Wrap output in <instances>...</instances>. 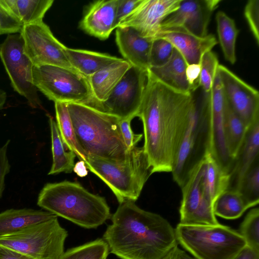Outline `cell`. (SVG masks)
<instances>
[{
  "label": "cell",
  "instance_id": "1",
  "mask_svg": "<svg viewBox=\"0 0 259 259\" xmlns=\"http://www.w3.org/2000/svg\"><path fill=\"white\" fill-rule=\"evenodd\" d=\"M147 72L137 115L143 126V147L152 174L171 172L196 100L192 93L176 91Z\"/></svg>",
  "mask_w": 259,
  "mask_h": 259
},
{
  "label": "cell",
  "instance_id": "2",
  "mask_svg": "<svg viewBox=\"0 0 259 259\" xmlns=\"http://www.w3.org/2000/svg\"><path fill=\"white\" fill-rule=\"evenodd\" d=\"M103 235L109 252L121 259H160L178 244L175 230L160 215L138 207L135 201L119 204Z\"/></svg>",
  "mask_w": 259,
  "mask_h": 259
},
{
  "label": "cell",
  "instance_id": "3",
  "mask_svg": "<svg viewBox=\"0 0 259 259\" xmlns=\"http://www.w3.org/2000/svg\"><path fill=\"white\" fill-rule=\"evenodd\" d=\"M77 142L87 156L111 162L126 160L120 118L79 103H67Z\"/></svg>",
  "mask_w": 259,
  "mask_h": 259
},
{
  "label": "cell",
  "instance_id": "4",
  "mask_svg": "<svg viewBox=\"0 0 259 259\" xmlns=\"http://www.w3.org/2000/svg\"><path fill=\"white\" fill-rule=\"evenodd\" d=\"M37 204L87 229L96 228L111 217L104 197L92 193L75 182L47 183L38 195Z\"/></svg>",
  "mask_w": 259,
  "mask_h": 259
},
{
  "label": "cell",
  "instance_id": "5",
  "mask_svg": "<svg viewBox=\"0 0 259 259\" xmlns=\"http://www.w3.org/2000/svg\"><path fill=\"white\" fill-rule=\"evenodd\" d=\"M84 163L109 187L119 204L127 200L136 201L152 175L143 147L137 146L130 151L124 162L88 156Z\"/></svg>",
  "mask_w": 259,
  "mask_h": 259
},
{
  "label": "cell",
  "instance_id": "6",
  "mask_svg": "<svg viewBox=\"0 0 259 259\" xmlns=\"http://www.w3.org/2000/svg\"><path fill=\"white\" fill-rule=\"evenodd\" d=\"M175 230L177 242L196 259H233L247 246L239 233L220 224H179Z\"/></svg>",
  "mask_w": 259,
  "mask_h": 259
},
{
  "label": "cell",
  "instance_id": "7",
  "mask_svg": "<svg viewBox=\"0 0 259 259\" xmlns=\"http://www.w3.org/2000/svg\"><path fill=\"white\" fill-rule=\"evenodd\" d=\"M68 236L55 217L0 237V246L22 252L34 259H60Z\"/></svg>",
  "mask_w": 259,
  "mask_h": 259
},
{
  "label": "cell",
  "instance_id": "8",
  "mask_svg": "<svg viewBox=\"0 0 259 259\" xmlns=\"http://www.w3.org/2000/svg\"><path fill=\"white\" fill-rule=\"evenodd\" d=\"M32 80L37 90L54 102L84 104L93 97L87 78L74 69L33 66Z\"/></svg>",
  "mask_w": 259,
  "mask_h": 259
},
{
  "label": "cell",
  "instance_id": "9",
  "mask_svg": "<svg viewBox=\"0 0 259 259\" xmlns=\"http://www.w3.org/2000/svg\"><path fill=\"white\" fill-rule=\"evenodd\" d=\"M208 119L202 100L200 103L196 101L171 171L174 181L181 188L208 151Z\"/></svg>",
  "mask_w": 259,
  "mask_h": 259
},
{
  "label": "cell",
  "instance_id": "10",
  "mask_svg": "<svg viewBox=\"0 0 259 259\" xmlns=\"http://www.w3.org/2000/svg\"><path fill=\"white\" fill-rule=\"evenodd\" d=\"M147 78V70L131 65L105 100H90L84 104L120 119L134 118L142 102Z\"/></svg>",
  "mask_w": 259,
  "mask_h": 259
},
{
  "label": "cell",
  "instance_id": "11",
  "mask_svg": "<svg viewBox=\"0 0 259 259\" xmlns=\"http://www.w3.org/2000/svg\"><path fill=\"white\" fill-rule=\"evenodd\" d=\"M0 58L14 90L25 98L33 108L42 107L32 80L33 64L25 55L20 34H9L0 44Z\"/></svg>",
  "mask_w": 259,
  "mask_h": 259
},
{
  "label": "cell",
  "instance_id": "12",
  "mask_svg": "<svg viewBox=\"0 0 259 259\" xmlns=\"http://www.w3.org/2000/svg\"><path fill=\"white\" fill-rule=\"evenodd\" d=\"M204 168L203 158L194 167L181 188L182 198L180 207V224L192 226L219 224L213 212V202L204 189Z\"/></svg>",
  "mask_w": 259,
  "mask_h": 259
},
{
  "label": "cell",
  "instance_id": "13",
  "mask_svg": "<svg viewBox=\"0 0 259 259\" xmlns=\"http://www.w3.org/2000/svg\"><path fill=\"white\" fill-rule=\"evenodd\" d=\"M20 34L24 53L33 66L49 65L74 69L66 55L67 47L54 36L43 21L23 25Z\"/></svg>",
  "mask_w": 259,
  "mask_h": 259
},
{
  "label": "cell",
  "instance_id": "14",
  "mask_svg": "<svg viewBox=\"0 0 259 259\" xmlns=\"http://www.w3.org/2000/svg\"><path fill=\"white\" fill-rule=\"evenodd\" d=\"M208 119L209 140L208 151L222 168L230 174L234 160L226 146L224 135L226 99L217 71L210 91L203 99Z\"/></svg>",
  "mask_w": 259,
  "mask_h": 259
},
{
  "label": "cell",
  "instance_id": "15",
  "mask_svg": "<svg viewBox=\"0 0 259 259\" xmlns=\"http://www.w3.org/2000/svg\"><path fill=\"white\" fill-rule=\"evenodd\" d=\"M221 2V0H182L179 8L164 20L161 30L179 29L204 37L208 34L211 15Z\"/></svg>",
  "mask_w": 259,
  "mask_h": 259
},
{
  "label": "cell",
  "instance_id": "16",
  "mask_svg": "<svg viewBox=\"0 0 259 259\" xmlns=\"http://www.w3.org/2000/svg\"><path fill=\"white\" fill-rule=\"evenodd\" d=\"M181 1L141 0L117 27H132L143 36L154 39L161 32L164 20L179 8Z\"/></svg>",
  "mask_w": 259,
  "mask_h": 259
},
{
  "label": "cell",
  "instance_id": "17",
  "mask_svg": "<svg viewBox=\"0 0 259 259\" xmlns=\"http://www.w3.org/2000/svg\"><path fill=\"white\" fill-rule=\"evenodd\" d=\"M218 72L227 101L248 127L259 116L258 92L222 65Z\"/></svg>",
  "mask_w": 259,
  "mask_h": 259
},
{
  "label": "cell",
  "instance_id": "18",
  "mask_svg": "<svg viewBox=\"0 0 259 259\" xmlns=\"http://www.w3.org/2000/svg\"><path fill=\"white\" fill-rule=\"evenodd\" d=\"M157 38L170 42L181 54L187 65L200 64L203 55L211 51L218 42L212 34L198 37L179 29L162 30L156 38Z\"/></svg>",
  "mask_w": 259,
  "mask_h": 259
},
{
  "label": "cell",
  "instance_id": "19",
  "mask_svg": "<svg viewBox=\"0 0 259 259\" xmlns=\"http://www.w3.org/2000/svg\"><path fill=\"white\" fill-rule=\"evenodd\" d=\"M117 0L94 2L79 23V27L89 34L101 40L107 39L116 28Z\"/></svg>",
  "mask_w": 259,
  "mask_h": 259
},
{
  "label": "cell",
  "instance_id": "20",
  "mask_svg": "<svg viewBox=\"0 0 259 259\" xmlns=\"http://www.w3.org/2000/svg\"><path fill=\"white\" fill-rule=\"evenodd\" d=\"M117 46L124 60L131 65L147 70L153 39L145 37L134 28L130 26L116 28Z\"/></svg>",
  "mask_w": 259,
  "mask_h": 259
},
{
  "label": "cell",
  "instance_id": "21",
  "mask_svg": "<svg viewBox=\"0 0 259 259\" xmlns=\"http://www.w3.org/2000/svg\"><path fill=\"white\" fill-rule=\"evenodd\" d=\"M257 159H259V116L247 127L230 172L228 190H236L244 174Z\"/></svg>",
  "mask_w": 259,
  "mask_h": 259
},
{
  "label": "cell",
  "instance_id": "22",
  "mask_svg": "<svg viewBox=\"0 0 259 259\" xmlns=\"http://www.w3.org/2000/svg\"><path fill=\"white\" fill-rule=\"evenodd\" d=\"M187 65L183 56L174 48L170 58L165 64L150 67L148 71L159 81L176 91L192 93L186 76Z\"/></svg>",
  "mask_w": 259,
  "mask_h": 259
},
{
  "label": "cell",
  "instance_id": "23",
  "mask_svg": "<svg viewBox=\"0 0 259 259\" xmlns=\"http://www.w3.org/2000/svg\"><path fill=\"white\" fill-rule=\"evenodd\" d=\"M131 66L122 59L87 77L93 96L90 100L97 102L105 100Z\"/></svg>",
  "mask_w": 259,
  "mask_h": 259
},
{
  "label": "cell",
  "instance_id": "24",
  "mask_svg": "<svg viewBox=\"0 0 259 259\" xmlns=\"http://www.w3.org/2000/svg\"><path fill=\"white\" fill-rule=\"evenodd\" d=\"M57 217L47 211L31 208L7 209L0 213V237Z\"/></svg>",
  "mask_w": 259,
  "mask_h": 259
},
{
  "label": "cell",
  "instance_id": "25",
  "mask_svg": "<svg viewBox=\"0 0 259 259\" xmlns=\"http://www.w3.org/2000/svg\"><path fill=\"white\" fill-rule=\"evenodd\" d=\"M66 53L72 68L87 78L122 59L107 54L67 47Z\"/></svg>",
  "mask_w": 259,
  "mask_h": 259
},
{
  "label": "cell",
  "instance_id": "26",
  "mask_svg": "<svg viewBox=\"0 0 259 259\" xmlns=\"http://www.w3.org/2000/svg\"><path fill=\"white\" fill-rule=\"evenodd\" d=\"M23 25L42 21L53 0H2Z\"/></svg>",
  "mask_w": 259,
  "mask_h": 259
},
{
  "label": "cell",
  "instance_id": "27",
  "mask_svg": "<svg viewBox=\"0 0 259 259\" xmlns=\"http://www.w3.org/2000/svg\"><path fill=\"white\" fill-rule=\"evenodd\" d=\"M51 134L53 163L48 175L61 172L71 173L74 166L75 154L66 149L61 138L57 123L49 116Z\"/></svg>",
  "mask_w": 259,
  "mask_h": 259
},
{
  "label": "cell",
  "instance_id": "28",
  "mask_svg": "<svg viewBox=\"0 0 259 259\" xmlns=\"http://www.w3.org/2000/svg\"><path fill=\"white\" fill-rule=\"evenodd\" d=\"M204 159V187L206 193L214 202L220 195L228 190L230 184V175L222 168L208 151Z\"/></svg>",
  "mask_w": 259,
  "mask_h": 259
},
{
  "label": "cell",
  "instance_id": "29",
  "mask_svg": "<svg viewBox=\"0 0 259 259\" xmlns=\"http://www.w3.org/2000/svg\"><path fill=\"white\" fill-rule=\"evenodd\" d=\"M219 41L225 59L231 64L236 61V42L239 30L235 21L224 12L215 15Z\"/></svg>",
  "mask_w": 259,
  "mask_h": 259
},
{
  "label": "cell",
  "instance_id": "30",
  "mask_svg": "<svg viewBox=\"0 0 259 259\" xmlns=\"http://www.w3.org/2000/svg\"><path fill=\"white\" fill-rule=\"evenodd\" d=\"M252 207L242 195L235 190L228 189L214 200L213 209L215 215L225 219L240 218L248 208Z\"/></svg>",
  "mask_w": 259,
  "mask_h": 259
},
{
  "label": "cell",
  "instance_id": "31",
  "mask_svg": "<svg viewBox=\"0 0 259 259\" xmlns=\"http://www.w3.org/2000/svg\"><path fill=\"white\" fill-rule=\"evenodd\" d=\"M247 127L226 99L224 135L228 151L234 160L243 142Z\"/></svg>",
  "mask_w": 259,
  "mask_h": 259
},
{
  "label": "cell",
  "instance_id": "32",
  "mask_svg": "<svg viewBox=\"0 0 259 259\" xmlns=\"http://www.w3.org/2000/svg\"><path fill=\"white\" fill-rule=\"evenodd\" d=\"M54 103L57 125L66 149L72 151L80 160L85 162L87 156L77 142L67 103Z\"/></svg>",
  "mask_w": 259,
  "mask_h": 259
},
{
  "label": "cell",
  "instance_id": "33",
  "mask_svg": "<svg viewBox=\"0 0 259 259\" xmlns=\"http://www.w3.org/2000/svg\"><path fill=\"white\" fill-rule=\"evenodd\" d=\"M109 253L108 246L102 239L68 249L60 259H106Z\"/></svg>",
  "mask_w": 259,
  "mask_h": 259
},
{
  "label": "cell",
  "instance_id": "34",
  "mask_svg": "<svg viewBox=\"0 0 259 259\" xmlns=\"http://www.w3.org/2000/svg\"><path fill=\"white\" fill-rule=\"evenodd\" d=\"M253 207L259 203V159L248 169L236 190Z\"/></svg>",
  "mask_w": 259,
  "mask_h": 259
},
{
  "label": "cell",
  "instance_id": "35",
  "mask_svg": "<svg viewBox=\"0 0 259 259\" xmlns=\"http://www.w3.org/2000/svg\"><path fill=\"white\" fill-rule=\"evenodd\" d=\"M239 234L247 246L259 252V209H252L247 213L240 226Z\"/></svg>",
  "mask_w": 259,
  "mask_h": 259
},
{
  "label": "cell",
  "instance_id": "36",
  "mask_svg": "<svg viewBox=\"0 0 259 259\" xmlns=\"http://www.w3.org/2000/svg\"><path fill=\"white\" fill-rule=\"evenodd\" d=\"M219 65L218 57L212 51L203 55L200 61L199 87L202 88L205 94L211 90Z\"/></svg>",
  "mask_w": 259,
  "mask_h": 259
},
{
  "label": "cell",
  "instance_id": "37",
  "mask_svg": "<svg viewBox=\"0 0 259 259\" xmlns=\"http://www.w3.org/2000/svg\"><path fill=\"white\" fill-rule=\"evenodd\" d=\"M174 49V46L168 41L160 38L154 39L150 53V67L165 64L170 58Z\"/></svg>",
  "mask_w": 259,
  "mask_h": 259
},
{
  "label": "cell",
  "instance_id": "38",
  "mask_svg": "<svg viewBox=\"0 0 259 259\" xmlns=\"http://www.w3.org/2000/svg\"><path fill=\"white\" fill-rule=\"evenodd\" d=\"M23 25L0 0V35L20 32Z\"/></svg>",
  "mask_w": 259,
  "mask_h": 259
},
{
  "label": "cell",
  "instance_id": "39",
  "mask_svg": "<svg viewBox=\"0 0 259 259\" xmlns=\"http://www.w3.org/2000/svg\"><path fill=\"white\" fill-rule=\"evenodd\" d=\"M244 17L257 45L259 44V1L249 0L244 8Z\"/></svg>",
  "mask_w": 259,
  "mask_h": 259
},
{
  "label": "cell",
  "instance_id": "40",
  "mask_svg": "<svg viewBox=\"0 0 259 259\" xmlns=\"http://www.w3.org/2000/svg\"><path fill=\"white\" fill-rule=\"evenodd\" d=\"M133 119L132 117L120 119L119 121L121 133L128 151L137 146L143 137V134H136L133 131L131 125Z\"/></svg>",
  "mask_w": 259,
  "mask_h": 259
},
{
  "label": "cell",
  "instance_id": "41",
  "mask_svg": "<svg viewBox=\"0 0 259 259\" xmlns=\"http://www.w3.org/2000/svg\"><path fill=\"white\" fill-rule=\"evenodd\" d=\"M10 142V140H8L0 148V198L5 189V177L10 172L11 168L7 157V150Z\"/></svg>",
  "mask_w": 259,
  "mask_h": 259
},
{
  "label": "cell",
  "instance_id": "42",
  "mask_svg": "<svg viewBox=\"0 0 259 259\" xmlns=\"http://www.w3.org/2000/svg\"><path fill=\"white\" fill-rule=\"evenodd\" d=\"M141 0H117L116 28L120 22L139 4Z\"/></svg>",
  "mask_w": 259,
  "mask_h": 259
},
{
  "label": "cell",
  "instance_id": "43",
  "mask_svg": "<svg viewBox=\"0 0 259 259\" xmlns=\"http://www.w3.org/2000/svg\"><path fill=\"white\" fill-rule=\"evenodd\" d=\"M200 70V63L192 64L187 65L186 76L190 85L191 93L199 87Z\"/></svg>",
  "mask_w": 259,
  "mask_h": 259
},
{
  "label": "cell",
  "instance_id": "44",
  "mask_svg": "<svg viewBox=\"0 0 259 259\" xmlns=\"http://www.w3.org/2000/svg\"><path fill=\"white\" fill-rule=\"evenodd\" d=\"M0 259H34L22 252L0 246Z\"/></svg>",
  "mask_w": 259,
  "mask_h": 259
},
{
  "label": "cell",
  "instance_id": "45",
  "mask_svg": "<svg viewBox=\"0 0 259 259\" xmlns=\"http://www.w3.org/2000/svg\"><path fill=\"white\" fill-rule=\"evenodd\" d=\"M160 259H196L180 248L178 244L167 251Z\"/></svg>",
  "mask_w": 259,
  "mask_h": 259
},
{
  "label": "cell",
  "instance_id": "46",
  "mask_svg": "<svg viewBox=\"0 0 259 259\" xmlns=\"http://www.w3.org/2000/svg\"><path fill=\"white\" fill-rule=\"evenodd\" d=\"M233 259H259V252L246 246Z\"/></svg>",
  "mask_w": 259,
  "mask_h": 259
},
{
  "label": "cell",
  "instance_id": "47",
  "mask_svg": "<svg viewBox=\"0 0 259 259\" xmlns=\"http://www.w3.org/2000/svg\"><path fill=\"white\" fill-rule=\"evenodd\" d=\"M73 171L80 177H84L88 174L86 165L84 162L81 160L75 163Z\"/></svg>",
  "mask_w": 259,
  "mask_h": 259
},
{
  "label": "cell",
  "instance_id": "48",
  "mask_svg": "<svg viewBox=\"0 0 259 259\" xmlns=\"http://www.w3.org/2000/svg\"><path fill=\"white\" fill-rule=\"evenodd\" d=\"M7 95L6 92L0 89V110L4 108L7 100Z\"/></svg>",
  "mask_w": 259,
  "mask_h": 259
},
{
  "label": "cell",
  "instance_id": "49",
  "mask_svg": "<svg viewBox=\"0 0 259 259\" xmlns=\"http://www.w3.org/2000/svg\"></svg>",
  "mask_w": 259,
  "mask_h": 259
}]
</instances>
